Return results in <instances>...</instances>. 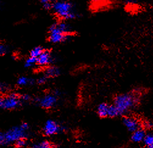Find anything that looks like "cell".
<instances>
[{"mask_svg": "<svg viewBox=\"0 0 153 148\" xmlns=\"http://www.w3.org/2000/svg\"><path fill=\"white\" fill-rule=\"evenodd\" d=\"M145 126L146 127L148 128V127H151V123H147L145 124Z\"/></svg>", "mask_w": 153, "mask_h": 148, "instance_id": "27", "label": "cell"}, {"mask_svg": "<svg viewBox=\"0 0 153 148\" xmlns=\"http://www.w3.org/2000/svg\"><path fill=\"white\" fill-rule=\"evenodd\" d=\"M22 99L23 100V101H27L29 100L30 99V96L27 95H23L22 97Z\"/></svg>", "mask_w": 153, "mask_h": 148, "instance_id": "24", "label": "cell"}, {"mask_svg": "<svg viewBox=\"0 0 153 148\" xmlns=\"http://www.w3.org/2000/svg\"><path fill=\"white\" fill-rule=\"evenodd\" d=\"M145 137V132L143 130L137 129L135 130L132 135V140L135 142H140Z\"/></svg>", "mask_w": 153, "mask_h": 148, "instance_id": "10", "label": "cell"}, {"mask_svg": "<svg viewBox=\"0 0 153 148\" xmlns=\"http://www.w3.org/2000/svg\"><path fill=\"white\" fill-rule=\"evenodd\" d=\"M123 123L128 128V129L131 132L139 129V123L134 118H125L123 120Z\"/></svg>", "mask_w": 153, "mask_h": 148, "instance_id": "9", "label": "cell"}, {"mask_svg": "<svg viewBox=\"0 0 153 148\" xmlns=\"http://www.w3.org/2000/svg\"><path fill=\"white\" fill-rule=\"evenodd\" d=\"M51 4L50 3H45L44 4V7L46 9H50L51 8Z\"/></svg>", "mask_w": 153, "mask_h": 148, "instance_id": "23", "label": "cell"}, {"mask_svg": "<svg viewBox=\"0 0 153 148\" xmlns=\"http://www.w3.org/2000/svg\"><path fill=\"white\" fill-rule=\"evenodd\" d=\"M43 51V49L41 47H36L30 52V57L37 58Z\"/></svg>", "mask_w": 153, "mask_h": 148, "instance_id": "15", "label": "cell"}, {"mask_svg": "<svg viewBox=\"0 0 153 148\" xmlns=\"http://www.w3.org/2000/svg\"><path fill=\"white\" fill-rule=\"evenodd\" d=\"M51 1H52V0H40V1H41L42 3H43V4L50 3Z\"/></svg>", "mask_w": 153, "mask_h": 148, "instance_id": "26", "label": "cell"}, {"mask_svg": "<svg viewBox=\"0 0 153 148\" xmlns=\"http://www.w3.org/2000/svg\"><path fill=\"white\" fill-rule=\"evenodd\" d=\"M4 143H5L4 134H3L1 132H0V146L3 145Z\"/></svg>", "mask_w": 153, "mask_h": 148, "instance_id": "21", "label": "cell"}, {"mask_svg": "<svg viewBox=\"0 0 153 148\" xmlns=\"http://www.w3.org/2000/svg\"><path fill=\"white\" fill-rule=\"evenodd\" d=\"M120 115L119 112L117 107L114 105V106H109V109H108V116L111 117H114L116 116Z\"/></svg>", "mask_w": 153, "mask_h": 148, "instance_id": "14", "label": "cell"}, {"mask_svg": "<svg viewBox=\"0 0 153 148\" xmlns=\"http://www.w3.org/2000/svg\"><path fill=\"white\" fill-rule=\"evenodd\" d=\"M6 48L5 47L2 45V44H0V55H3L6 52Z\"/></svg>", "mask_w": 153, "mask_h": 148, "instance_id": "22", "label": "cell"}, {"mask_svg": "<svg viewBox=\"0 0 153 148\" xmlns=\"http://www.w3.org/2000/svg\"><path fill=\"white\" fill-rule=\"evenodd\" d=\"M31 82V80L27 78L26 77H20L18 81H17V84L20 85V86H25L26 85L29 84H30Z\"/></svg>", "mask_w": 153, "mask_h": 148, "instance_id": "17", "label": "cell"}, {"mask_svg": "<svg viewBox=\"0 0 153 148\" xmlns=\"http://www.w3.org/2000/svg\"><path fill=\"white\" fill-rule=\"evenodd\" d=\"M26 144V141L24 140V138L20 139L15 142V146H16V147L18 148H22L25 147Z\"/></svg>", "mask_w": 153, "mask_h": 148, "instance_id": "19", "label": "cell"}, {"mask_svg": "<svg viewBox=\"0 0 153 148\" xmlns=\"http://www.w3.org/2000/svg\"><path fill=\"white\" fill-rule=\"evenodd\" d=\"M68 33H65L61 30L58 24H53L51 26L50 30V41L54 43H57L64 41L68 37Z\"/></svg>", "mask_w": 153, "mask_h": 148, "instance_id": "4", "label": "cell"}, {"mask_svg": "<svg viewBox=\"0 0 153 148\" xmlns=\"http://www.w3.org/2000/svg\"><path fill=\"white\" fill-rule=\"evenodd\" d=\"M145 144L147 146H151L153 144V135H145L144 139H143Z\"/></svg>", "mask_w": 153, "mask_h": 148, "instance_id": "18", "label": "cell"}, {"mask_svg": "<svg viewBox=\"0 0 153 148\" xmlns=\"http://www.w3.org/2000/svg\"><path fill=\"white\" fill-rule=\"evenodd\" d=\"M59 70L55 67H50L46 70V76L49 77H54L59 75Z\"/></svg>", "mask_w": 153, "mask_h": 148, "instance_id": "12", "label": "cell"}, {"mask_svg": "<svg viewBox=\"0 0 153 148\" xmlns=\"http://www.w3.org/2000/svg\"><path fill=\"white\" fill-rule=\"evenodd\" d=\"M36 63H37V58L33 57H30L26 60L25 65V67L29 68V67H33Z\"/></svg>", "mask_w": 153, "mask_h": 148, "instance_id": "16", "label": "cell"}, {"mask_svg": "<svg viewBox=\"0 0 153 148\" xmlns=\"http://www.w3.org/2000/svg\"><path fill=\"white\" fill-rule=\"evenodd\" d=\"M136 103V98L129 94L118 95L114 100V106L118 109L120 115H123L131 110Z\"/></svg>", "mask_w": 153, "mask_h": 148, "instance_id": "1", "label": "cell"}, {"mask_svg": "<svg viewBox=\"0 0 153 148\" xmlns=\"http://www.w3.org/2000/svg\"><path fill=\"white\" fill-rule=\"evenodd\" d=\"M29 126L26 123H23L20 126L14 127L9 129L4 134L5 143L10 144L15 143L20 139L25 138L27 137V130Z\"/></svg>", "mask_w": 153, "mask_h": 148, "instance_id": "2", "label": "cell"}, {"mask_svg": "<svg viewBox=\"0 0 153 148\" xmlns=\"http://www.w3.org/2000/svg\"><path fill=\"white\" fill-rule=\"evenodd\" d=\"M3 88H4V87H3V86L0 84V92H2L3 91Z\"/></svg>", "mask_w": 153, "mask_h": 148, "instance_id": "28", "label": "cell"}, {"mask_svg": "<svg viewBox=\"0 0 153 148\" xmlns=\"http://www.w3.org/2000/svg\"><path fill=\"white\" fill-rule=\"evenodd\" d=\"M91 1H100V0H91Z\"/></svg>", "mask_w": 153, "mask_h": 148, "instance_id": "30", "label": "cell"}, {"mask_svg": "<svg viewBox=\"0 0 153 148\" xmlns=\"http://www.w3.org/2000/svg\"><path fill=\"white\" fill-rule=\"evenodd\" d=\"M147 148H153V144H152L151 146H147Z\"/></svg>", "mask_w": 153, "mask_h": 148, "instance_id": "29", "label": "cell"}, {"mask_svg": "<svg viewBox=\"0 0 153 148\" xmlns=\"http://www.w3.org/2000/svg\"><path fill=\"white\" fill-rule=\"evenodd\" d=\"M51 57L50 53L47 51H43L37 58V63L40 66L48 65L51 62Z\"/></svg>", "mask_w": 153, "mask_h": 148, "instance_id": "8", "label": "cell"}, {"mask_svg": "<svg viewBox=\"0 0 153 148\" xmlns=\"http://www.w3.org/2000/svg\"><path fill=\"white\" fill-rule=\"evenodd\" d=\"M3 104H4V99L0 97V108L3 107Z\"/></svg>", "mask_w": 153, "mask_h": 148, "instance_id": "25", "label": "cell"}, {"mask_svg": "<svg viewBox=\"0 0 153 148\" xmlns=\"http://www.w3.org/2000/svg\"><path fill=\"white\" fill-rule=\"evenodd\" d=\"M20 98L15 94H11L4 99L3 107L6 109H13L19 106Z\"/></svg>", "mask_w": 153, "mask_h": 148, "instance_id": "6", "label": "cell"}, {"mask_svg": "<svg viewBox=\"0 0 153 148\" xmlns=\"http://www.w3.org/2000/svg\"><path fill=\"white\" fill-rule=\"evenodd\" d=\"M31 148H52V145L49 141H43L34 144Z\"/></svg>", "mask_w": 153, "mask_h": 148, "instance_id": "13", "label": "cell"}, {"mask_svg": "<svg viewBox=\"0 0 153 148\" xmlns=\"http://www.w3.org/2000/svg\"><path fill=\"white\" fill-rule=\"evenodd\" d=\"M62 130V128L53 120H48L46 122L43 128L44 133L47 135H53Z\"/></svg>", "mask_w": 153, "mask_h": 148, "instance_id": "5", "label": "cell"}, {"mask_svg": "<svg viewBox=\"0 0 153 148\" xmlns=\"http://www.w3.org/2000/svg\"><path fill=\"white\" fill-rule=\"evenodd\" d=\"M109 106L105 104H101L98 107V113L101 117H105L108 116Z\"/></svg>", "mask_w": 153, "mask_h": 148, "instance_id": "11", "label": "cell"}, {"mask_svg": "<svg viewBox=\"0 0 153 148\" xmlns=\"http://www.w3.org/2000/svg\"><path fill=\"white\" fill-rule=\"evenodd\" d=\"M53 7L55 12L60 17L65 19H73L75 18V14L71 11L72 5L68 2H56Z\"/></svg>", "mask_w": 153, "mask_h": 148, "instance_id": "3", "label": "cell"}, {"mask_svg": "<svg viewBox=\"0 0 153 148\" xmlns=\"http://www.w3.org/2000/svg\"><path fill=\"white\" fill-rule=\"evenodd\" d=\"M47 78L46 76H42V77H40L38 81H37V82L40 84H45L46 82H47Z\"/></svg>", "mask_w": 153, "mask_h": 148, "instance_id": "20", "label": "cell"}, {"mask_svg": "<svg viewBox=\"0 0 153 148\" xmlns=\"http://www.w3.org/2000/svg\"><path fill=\"white\" fill-rule=\"evenodd\" d=\"M56 98L52 95L44 96L39 101L40 105L45 109H49L53 107L56 103Z\"/></svg>", "mask_w": 153, "mask_h": 148, "instance_id": "7", "label": "cell"}]
</instances>
